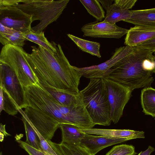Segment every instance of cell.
Returning <instances> with one entry per match:
<instances>
[{"label":"cell","instance_id":"obj_31","mask_svg":"<svg viewBox=\"0 0 155 155\" xmlns=\"http://www.w3.org/2000/svg\"><path fill=\"white\" fill-rule=\"evenodd\" d=\"M15 30L5 26L0 23V33L5 34L13 33Z\"/></svg>","mask_w":155,"mask_h":155},{"label":"cell","instance_id":"obj_12","mask_svg":"<svg viewBox=\"0 0 155 155\" xmlns=\"http://www.w3.org/2000/svg\"><path fill=\"white\" fill-rule=\"evenodd\" d=\"M155 38V28L135 25L128 30L125 38L124 44L134 47Z\"/></svg>","mask_w":155,"mask_h":155},{"label":"cell","instance_id":"obj_5","mask_svg":"<svg viewBox=\"0 0 155 155\" xmlns=\"http://www.w3.org/2000/svg\"><path fill=\"white\" fill-rule=\"evenodd\" d=\"M27 53L22 47L8 45L3 47L0 54V62L8 65L15 72L24 87L38 83L27 61Z\"/></svg>","mask_w":155,"mask_h":155},{"label":"cell","instance_id":"obj_35","mask_svg":"<svg viewBox=\"0 0 155 155\" xmlns=\"http://www.w3.org/2000/svg\"><path fill=\"white\" fill-rule=\"evenodd\" d=\"M153 60L154 61V62L155 63V58H154V56H153ZM152 73H155V67L154 69V70L152 71Z\"/></svg>","mask_w":155,"mask_h":155},{"label":"cell","instance_id":"obj_22","mask_svg":"<svg viewBox=\"0 0 155 155\" xmlns=\"http://www.w3.org/2000/svg\"><path fill=\"white\" fill-rule=\"evenodd\" d=\"M4 110L9 115L14 116L19 112L13 100L3 86L0 85V113Z\"/></svg>","mask_w":155,"mask_h":155},{"label":"cell","instance_id":"obj_13","mask_svg":"<svg viewBox=\"0 0 155 155\" xmlns=\"http://www.w3.org/2000/svg\"><path fill=\"white\" fill-rule=\"evenodd\" d=\"M83 133L125 139L127 140L145 137L144 132L129 129H111L99 128L81 129Z\"/></svg>","mask_w":155,"mask_h":155},{"label":"cell","instance_id":"obj_18","mask_svg":"<svg viewBox=\"0 0 155 155\" xmlns=\"http://www.w3.org/2000/svg\"><path fill=\"white\" fill-rule=\"evenodd\" d=\"M58 155H92L86 149L81 145H69L48 141Z\"/></svg>","mask_w":155,"mask_h":155},{"label":"cell","instance_id":"obj_36","mask_svg":"<svg viewBox=\"0 0 155 155\" xmlns=\"http://www.w3.org/2000/svg\"><path fill=\"white\" fill-rule=\"evenodd\" d=\"M153 54L154 56V57L155 58V50L153 51Z\"/></svg>","mask_w":155,"mask_h":155},{"label":"cell","instance_id":"obj_16","mask_svg":"<svg viewBox=\"0 0 155 155\" xmlns=\"http://www.w3.org/2000/svg\"><path fill=\"white\" fill-rule=\"evenodd\" d=\"M38 84L60 104L69 106L76 102L80 97L78 93L57 89L44 84Z\"/></svg>","mask_w":155,"mask_h":155},{"label":"cell","instance_id":"obj_3","mask_svg":"<svg viewBox=\"0 0 155 155\" xmlns=\"http://www.w3.org/2000/svg\"><path fill=\"white\" fill-rule=\"evenodd\" d=\"M82 102L95 125H110V110L104 79H90L87 86L80 91Z\"/></svg>","mask_w":155,"mask_h":155},{"label":"cell","instance_id":"obj_1","mask_svg":"<svg viewBox=\"0 0 155 155\" xmlns=\"http://www.w3.org/2000/svg\"><path fill=\"white\" fill-rule=\"evenodd\" d=\"M31 48L32 52L27 53L26 58L39 84L79 93L78 86L82 76L70 64L59 44L56 45L55 52L39 45Z\"/></svg>","mask_w":155,"mask_h":155},{"label":"cell","instance_id":"obj_38","mask_svg":"<svg viewBox=\"0 0 155 155\" xmlns=\"http://www.w3.org/2000/svg\"></svg>","mask_w":155,"mask_h":155},{"label":"cell","instance_id":"obj_34","mask_svg":"<svg viewBox=\"0 0 155 155\" xmlns=\"http://www.w3.org/2000/svg\"><path fill=\"white\" fill-rule=\"evenodd\" d=\"M5 125H3L2 123L0 125V134H3L4 136L6 137L9 136L11 135L7 132L5 128Z\"/></svg>","mask_w":155,"mask_h":155},{"label":"cell","instance_id":"obj_28","mask_svg":"<svg viewBox=\"0 0 155 155\" xmlns=\"http://www.w3.org/2000/svg\"><path fill=\"white\" fill-rule=\"evenodd\" d=\"M114 3L116 5L124 9H131L135 5L137 0H114Z\"/></svg>","mask_w":155,"mask_h":155},{"label":"cell","instance_id":"obj_7","mask_svg":"<svg viewBox=\"0 0 155 155\" xmlns=\"http://www.w3.org/2000/svg\"><path fill=\"white\" fill-rule=\"evenodd\" d=\"M0 85L3 86L13 100L18 110L27 106L24 88L16 74L9 66L1 62Z\"/></svg>","mask_w":155,"mask_h":155},{"label":"cell","instance_id":"obj_21","mask_svg":"<svg viewBox=\"0 0 155 155\" xmlns=\"http://www.w3.org/2000/svg\"><path fill=\"white\" fill-rule=\"evenodd\" d=\"M26 40L33 42L43 48L52 52L56 51V45L54 42H49L45 37L44 31L35 33L31 30L23 34Z\"/></svg>","mask_w":155,"mask_h":155},{"label":"cell","instance_id":"obj_33","mask_svg":"<svg viewBox=\"0 0 155 155\" xmlns=\"http://www.w3.org/2000/svg\"><path fill=\"white\" fill-rule=\"evenodd\" d=\"M155 149L154 147L149 146L146 150L140 152L137 155H150L151 153Z\"/></svg>","mask_w":155,"mask_h":155},{"label":"cell","instance_id":"obj_37","mask_svg":"<svg viewBox=\"0 0 155 155\" xmlns=\"http://www.w3.org/2000/svg\"><path fill=\"white\" fill-rule=\"evenodd\" d=\"M0 155H2V151H1V152H0Z\"/></svg>","mask_w":155,"mask_h":155},{"label":"cell","instance_id":"obj_25","mask_svg":"<svg viewBox=\"0 0 155 155\" xmlns=\"http://www.w3.org/2000/svg\"><path fill=\"white\" fill-rule=\"evenodd\" d=\"M25 40L23 33L21 32L15 31L10 34L0 33V42L4 46L11 45L22 47L25 45Z\"/></svg>","mask_w":155,"mask_h":155},{"label":"cell","instance_id":"obj_30","mask_svg":"<svg viewBox=\"0 0 155 155\" xmlns=\"http://www.w3.org/2000/svg\"><path fill=\"white\" fill-rule=\"evenodd\" d=\"M137 47L153 51L155 50V38L140 44Z\"/></svg>","mask_w":155,"mask_h":155},{"label":"cell","instance_id":"obj_32","mask_svg":"<svg viewBox=\"0 0 155 155\" xmlns=\"http://www.w3.org/2000/svg\"><path fill=\"white\" fill-rule=\"evenodd\" d=\"M100 2L103 7L105 9L106 11L108 10L110 7L112 5V2L114 0H98Z\"/></svg>","mask_w":155,"mask_h":155},{"label":"cell","instance_id":"obj_4","mask_svg":"<svg viewBox=\"0 0 155 155\" xmlns=\"http://www.w3.org/2000/svg\"><path fill=\"white\" fill-rule=\"evenodd\" d=\"M69 0H21L14 5L32 17V21L39 22L31 27V31L38 33L49 24L56 21L66 8Z\"/></svg>","mask_w":155,"mask_h":155},{"label":"cell","instance_id":"obj_6","mask_svg":"<svg viewBox=\"0 0 155 155\" xmlns=\"http://www.w3.org/2000/svg\"><path fill=\"white\" fill-rule=\"evenodd\" d=\"M110 110V117L114 124L118 122L124 108L131 96L132 91L124 86L107 78H104Z\"/></svg>","mask_w":155,"mask_h":155},{"label":"cell","instance_id":"obj_17","mask_svg":"<svg viewBox=\"0 0 155 155\" xmlns=\"http://www.w3.org/2000/svg\"><path fill=\"white\" fill-rule=\"evenodd\" d=\"M141 103L143 112L146 115L155 117V89L144 87L141 91Z\"/></svg>","mask_w":155,"mask_h":155},{"label":"cell","instance_id":"obj_8","mask_svg":"<svg viewBox=\"0 0 155 155\" xmlns=\"http://www.w3.org/2000/svg\"><path fill=\"white\" fill-rule=\"evenodd\" d=\"M133 47L127 45L117 48L110 58L106 61L97 65L74 68L82 76L89 79L105 78L111 68L118 62L129 54Z\"/></svg>","mask_w":155,"mask_h":155},{"label":"cell","instance_id":"obj_23","mask_svg":"<svg viewBox=\"0 0 155 155\" xmlns=\"http://www.w3.org/2000/svg\"><path fill=\"white\" fill-rule=\"evenodd\" d=\"M88 12L97 21H101L105 17V12L97 0H80Z\"/></svg>","mask_w":155,"mask_h":155},{"label":"cell","instance_id":"obj_14","mask_svg":"<svg viewBox=\"0 0 155 155\" xmlns=\"http://www.w3.org/2000/svg\"><path fill=\"white\" fill-rule=\"evenodd\" d=\"M130 18L125 22L139 25L155 28V8L131 10Z\"/></svg>","mask_w":155,"mask_h":155},{"label":"cell","instance_id":"obj_20","mask_svg":"<svg viewBox=\"0 0 155 155\" xmlns=\"http://www.w3.org/2000/svg\"><path fill=\"white\" fill-rule=\"evenodd\" d=\"M67 35L82 51L99 58L101 57L99 43L84 40L70 34H68Z\"/></svg>","mask_w":155,"mask_h":155},{"label":"cell","instance_id":"obj_9","mask_svg":"<svg viewBox=\"0 0 155 155\" xmlns=\"http://www.w3.org/2000/svg\"><path fill=\"white\" fill-rule=\"evenodd\" d=\"M31 16L14 5H0V23L23 34L31 30Z\"/></svg>","mask_w":155,"mask_h":155},{"label":"cell","instance_id":"obj_19","mask_svg":"<svg viewBox=\"0 0 155 155\" xmlns=\"http://www.w3.org/2000/svg\"><path fill=\"white\" fill-rule=\"evenodd\" d=\"M103 21L113 24L123 21H125L130 16V10L123 8L113 3L106 11Z\"/></svg>","mask_w":155,"mask_h":155},{"label":"cell","instance_id":"obj_26","mask_svg":"<svg viewBox=\"0 0 155 155\" xmlns=\"http://www.w3.org/2000/svg\"><path fill=\"white\" fill-rule=\"evenodd\" d=\"M137 154L133 145L122 144L114 146L106 155H135Z\"/></svg>","mask_w":155,"mask_h":155},{"label":"cell","instance_id":"obj_15","mask_svg":"<svg viewBox=\"0 0 155 155\" xmlns=\"http://www.w3.org/2000/svg\"><path fill=\"white\" fill-rule=\"evenodd\" d=\"M59 128L61 132V143L79 145L81 140L85 134L80 128L71 124H61Z\"/></svg>","mask_w":155,"mask_h":155},{"label":"cell","instance_id":"obj_10","mask_svg":"<svg viewBox=\"0 0 155 155\" xmlns=\"http://www.w3.org/2000/svg\"><path fill=\"white\" fill-rule=\"evenodd\" d=\"M81 30L84 37L119 39L126 35L128 30L116 24L96 21L84 25Z\"/></svg>","mask_w":155,"mask_h":155},{"label":"cell","instance_id":"obj_29","mask_svg":"<svg viewBox=\"0 0 155 155\" xmlns=\"http://www.w3.org/2000/svg\"><path fill=\"white\" fill-rule=\"evenodd\" d=\"M153 57L152 58H146L143 61L142 66L144 70L152 72L154 70L155 67V63L153 60Z\"/></svg>","mask_w":155,"mask_h":155},{"label":"cell","instance_id":"obj_27","mask_svg":"<svg viewBox=\"0 0 155 155\" xmlns=\"http://www.w3.org/2000/svg\"><path fill=\"white\" fill-rule=\"evenodd\" d=\"M19 146L26 151L29 155H50L44 151L37 149L29 144L25 141L17 140Z\"/></svg>","mask_w":155,"mask_h":155},{"label":"cell","instance_id":"obj_24","mask_svg":"<svg viewBox=\"0 0 155 155\" xmlns=\"http://www.w3.org/2000/svg\"><path fill=\"white\" fill-rule=\"evenodd\" d=\"M21 118L25 131L26 140L25 142L32 147L42 150L39 139L36 132L25 118L22 116Z\"/></svg>","mask_w":155,"mask_h":155},{"label":"cell","instance_id":"obj_2","mask_svg":"<svg viewBox=\"0 0 155 155\" xmlns=\"http://www.w3.org/2000/svg\"><path fill=\"white\" fill-rule=\"evenodd\" d=\"M153 53L148 49L133 47L129 54L111 68L105 78L124 86L132 92L135 89L150 87L154 81L153 73L144 70L142 64L144 59L153 58Z\"/></svg>","mask_w":155,"mask_h":155},{"label":"cell","instance_id":"obj_11","mask_svg":"<svg viewBox=\"0 0 155 155\" xmlns=\"http://www.w3.org/2000/svg\"><path fill=\"white\" fill-rule=\"evenodd\" d=\"M127 141L123 138L85 134L81 140L80 145L86 149L92 155H95L107 147Z\"/></svg>","mask_w":155,"mask_h":155}]
</instances>
